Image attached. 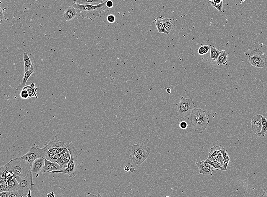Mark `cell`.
Returning a JSON list of instances; mask_svg holds the SVG:
<instances>
[{
  "instance_id": "cb8c5ba5",
  "label": "cell",
  "mask_w": 267,
  "mask_h": 197,
  "mask_svg": "<svg viewBox=\"0 0 267 197\" xmlns=\"http://www.w3.org/2000/svg\"><path fill=\"white\" fill-rule=\"evenodd\" d=\"M7 183L10 191L11 192L14 190H18L19 189V184L18 182L16 177L11 180H8Z\"/></svg>"
},
{
  "instance_id": "4fadbf2b",
  "label": "cell",
  "mask_w": 267,
  "mask_h": 197,
  "mask_svg": "<svg viewBox=\"0 0 267 197\" xmlns=\"http://www.w3.org/2000/svg\"><path fill=\"white\" fill-rule=\"evenodd\" d=\"M199 170L200 173L203 175L213 176L212 172L217 170L205 160L195 163Z\"/></svg>"
},
{
  "instance_id": "5bb4252c",
  "label": "cell",
  "mask_w": 267,
  "mask_h": 197,
  "mask_svg": "<svg viewBox=\"0 0 267 197\" xmlns=\"http://www.w3.org/2000/svg\"><path fill=\"white\" fill-rule=\"evenodd\" d=\"M261 114L253 116L251 120L252 129L254 133L260 137L262 129V118Z\"/></svg>"
},
{
  "instance_id": "9c48e42d",
  "label": "cell",
  "mask_w": 267,
  "mask_h": 197,
  "mask_svg": "<svg viewBox=\"0 0 267 197\" xmlns=\"http://www.w3.org/2000/svg\"><path fill=\"white\" fill-rule=\"evenodd\" d=\"M33 174L31 172L29 173L24 178L15 175L16 179L19 184L18 191L21 197H27L29 192L32 191L33 183Z\"/></svg>"
},
{
  "instance_id": "f546056e",
  "label": "cell",
  "mask_w": 267,
  "mask_h": 197,
  "mask_svg": "<svg viewBox=\"0 0 267 197\" xmlns=\"http://www.w3.org/2000/svg\"><path fill=\"white\" fill-rule=\"evenodd\" d=\"M208 160L213 161V162L222 163L223 162V156L222 153H221V152H220L216 156H213Z\"/></svg>"
},
{
  "instance_id": "c3c4849f",
  "label": "cell",
  "mask_w": 267,
  "mask_h": 197,
  "mask_svg": "<svg viewBox=\"0 0 267 197\" xmlns=\"http://www.w3.org/2000/svg\"><path fill=\"white\" fill-rule=\"evenodd\" d=\"M240 1L241 2H244L246 1V0H240Z\"/></svg>"
},
{
  "instance_id": "74e56055",
  "label": "cell",
  "mask_w": 267,
  "mask_h": 197,
  "mask_svg": "<svg viewBox=\"0 0 267 197\" xmlns=\"http://www.w3.org/2000/svg\"><path fill=\"white\" fill-rule=\"evenodd\" d=\"M10 193V192L9 191L1 192L0 193V197H9Z\"/></svg>"
},
{
  "instance_id": "603a6c76",
  "label": "cell",
  "mask_w": 267,
  "mask_h": 197,
  "mask_svg": "<svg viewBox=\"0 0 267 197\" xmlns=\"http://www.w3.org/2000/svg\"><path fill=\"white\" fill-rule=\"evenodd\" d=\"M221 152L223 155V162H224L225 171L226 172L227 171L228 166H229V162L230 161V158L227 151L225 148H222Z\"/></svg>"
},
{
  "instance_id": "7dc6e473",
  "label": "cell",
  "mask_w": 267,
  "mask_h": 197,
  "mask_svg": "<svg viewBox=\"0 0 267 197\" xmlns=\"http://www.w3.org/2000/svg\"><path fill=\"white\" fill-rule=\"evenodd\" d=\"M130 172H135V169L133 167H131L130 168Z\"/></svg>"
},
{
  "instance_id": "6da1fadb",
  "label": "cell",
  "mask_w": 267,
  "mask_h": 197,
  "mask_svg": "<svg viewBox=\"0 0 267 197\" xmlns=\"http://www.w3.org/2000/svg\"><path fill=\"white\" fill-rule=\"evenodd\" d=\"M106 1L97 5H81L74 1L72 4L73 7L77 9L79 17L87 18L92 21H94L96 17H100V14L104 13L108 8L106 6Z\"/></svg>"
},
{
  "instance_id": "bcb514c9",
  "label": "cell",
  "mask_w": 267,
  "mask_h": 197,
  "mask_svg": "<svg viewBox=\"0 0 267 197\" xmlns=\"http://www.w3.org/2000/svg\"><path fill=\"white\" fill-rule=\"evenodd\" d=\"M166 91L168 94H170L171 92V88H168L166 89Z\"/></svg>"
},
{
  "instance_id": "ab89813d",
  "label": "cell",
  "mask_w": 267,
  "mask_h": 197,
  "mask_svg": "<svg viewBox=\"0 0 267 197\" xmlns=\"http://www.w3.org/2000/svg\"><path fill=\"white\" fill-rule=\"evenodd\" d=\"M0 19H1V23H2V20L4 19V12H3V11L2 10V9L1 7L0 8Z\"/></svg>"
},
{
  "instance_id": "e575fe53",
  "label": "cell",
  "mask_w": 267,
  "mask_h": 197,
  "mask_svg": "<svg viewBox=\"0 0 267 197\" xmlns=\"http://www.w3.org/2000/svg\"><path fill=\"white\" fill-rule=\"evenodd\" d=\"M15 177V174L12 172H8L6 175V178L8 180H12Z\"/></svg>"
},
{
  "instance_id": "60d3db41",
  "label": "cell",
  "mask_w": 267,
  "mask_h": 197,
  "mask_svg": "<svg viewBox=\"0 0 267 197\" xmlns=\"http://www.w3.org/2000/svg\"><path fill=\"white\" fill-rule=\"evenodd\" d=\"M7 180H8L6 178L1 177V178H0V185H2L6 183V182H7Z\"/></svg>"
},
{
  "instance_id": "ee69618b",
  "label": "cell",
  "mask_w": 267,
  "mask_h": 197,
  "mask_svg": "<svg viewBox=\"0 0 267 197\" xmlns=\"http://www.w3.org/2000/svg\"><path fill=\"white\" fill-rule=\"evenodd\" d=\"M223 0H214L213 2H213L214 3V4H218V3L223 2Z\"/></svg>"
},
{
  "instance_id": "8d00e7d4",
  "label": "cell",
  "mask_w": 267,
  "mask_h": 197,
  "mask_svg": "<svg viewBox=\"0 0 267 197\" xmlns=\"http://www.w3.org/2000/svg\"><path fill=\"white\" fill-rule=\"evenodd\" d=\"M20 195L17 190H14L10 192L9 197H20Z\"/></svg>"
},
{
  "instance_id": "8992f818",
  "label": "cell",
  "mask_w": 267,
  "mask_h": 197,
  "mask_svg": "<svg viewBox=\"0 0 267 197\" xmlns=\"http://www.w3.org/2000/svg\"><path fill=\"white\" fill-rule=\"evenodd\" d=\"M151 152L149 148L142 144L133 145L131 147L129 159L136 165H140L144 162Z\"/></svg>"
},
{
  "instance_id": "1f68e13d",
  "label": "cell",
  "mask_w": 267,
  "mask_h": 197,
  "mask_svg": "<svg viewBox=\"0 0 267 197\" xmlns=\"http://www.w3.org/2000/svg\"><path fill=\"white\" fill-rule=\"evenodd\" d=\"M213 6L215 8H216L220 12H222V6L223 2H222L218 4H214L213 2H210Z\"/></svg>"
},
{
  "instance_id": "7a4b0ae2",
  "label": "cell",
  "mask_w": 267,
  "mask_h": 197,
  "mask_svg": "<svg viewBox=\"0 0 267 197\" xmlns=\"http://www.w3.org/2000/svg\"><path fill=\"white\" fill-rule=\"evenodd\" d=\"M191 124L197 133H203L210 123L205 110L195 107L189 117Z\"/></svg>"
},
{
  "instance_id": "3957f363",
  "label": "cell",
  "mask_w": 267,
  "mask_h": 197,
  "mask_svg": "<svg viewBox=\"0 0 267 197\" xmlns=\"http://www.w3.org/2000/svg\"><path fill=\"white\" fill-rule=\"evenodd\" d=\"M4 166L8 171L14 172L16 176L22 178L32 172V166L21 157L12 160Z\"/></svg>"
},
{
  "instance_id": "f6af8a7d",
  "label": "cell",
  "mask_w": 267,
  "mask_h": 197,
  "mask_svg": "<svg viewBox=\"0 0 267 197\" xmlns=\"http://www.w3.org/2000/svg\"><path fill=\"white\" fill-rule=\"evenodd\" d=\"M130 168L131 167H129V166L126 165L125 168H124V170L126 172H129V171H130Z\"/></svg>"
},
{
  "instance_id": "e0dca14e",
  "label": "cell",
  "mask_w": 267,
  "mask_h": 197,
  "mask_svg": "<svg viewBox=\"0 0 267 197\" xmlns=\"http://www.w3.org/2000/svg\"><path fill=\"white\" fill-rule=\"evenodd\" d=\"M71 159V154L69 150L56 160V162L61 166V168L65 169L67 167L68 164Z\"/></svg>"
},
{
  "instance_id": "7402d4cb",
  "label": "cell",
  "mask_w": 267,
  "mask_h": 197,
  "mask_svg": "<svg viewBox=\"0 0 267 197\" xmlns=\"http://www.w3.org/2000/svg\"><path fill=\"white\" fill-rule=\"evenodd\" d=\"M23 59L24 64V73L28 71L30 68L32 64L28 53L24 52L23 55Z\"/></svg>"
},
{
  "instance_id": "f1b7e54d",
  "label": "cell",
  "mask_w": 267,
  "mask_h": 197,
  "mask_svg": "<svg viewBox=\"0 0 267 197\" xmlns=\"http://www.w3.org/2000/svg\"><path fill=\"white\" fill-rule=\"evenodd\" d=\"M261 118L262 126L261 135L265 137L267 132V119L263 115H261Z\"/></svg>"
},
{
  "instance_id": "2e32d148",
  "label": "cell",
  "mask_w": 267,
  "mask_h": 197,
  "mask_svg": "<svg viewBox=\"0 0 267 197\" xmlns=\"http://www.w3.org/2000/svg\"><path fill=\"white\" fill-rule=\"evenodd\" d=\"M45 164V158H38L33 161L32 164V172L33 174H37L43 170Z\"/></svg>"
},
{
  "instance_id": "7c38bea8",
  "label": "cell",
  "mask_w": 267,
  "mask_h": 197,
  "mask_svg": "<svg viewBox=\"0 0 267 197\" xmlns=\"http://www.w3.org/2000/svg\"><path fill=\"white\" fill-rule=\"evenodd\" d=\"M38 65H36V64H32L30 68L29 69L28 71H27V72H24V77L23 79H22V82H21L20 84L18 85V87H17V89H16L15 91L16 93L19 94L22 89L24 87L26 86L27 82L28 79L29 78L30 76L32 74L35 72V71L38 69Z\"/></svg>"
},
{
  "instance_id": "4dcf8cb0",
  "label": "cell",
  "mask_w": 267,
  "mask_h": 197,
  "mask_svg": "<svg viewBox=\"0 0 267 197\" xmlns=\"http://www.w3.org/2000/svg\"><path fill=\"white\" fill-rule=\"evenodd\" d=\"M210 49V46L208 45L200 47L198 49V54L200 55H203L206 54Z\"/></svg>"
},
{
  "instance_id": "f35d334b",
  "label": "cell",
  "mask_w": 267,
  "mask_h": 197,
  "mask_svg": "<svg viewBox=\"0 0 267 197\" xmlns=\"http://www.w3.org/2000/svg\"><path fill=\"white\" fill-rule=\"evenodd\" d=\"M106 6L108 8H111L114 6V3L111 1H106Z\"/></svg>"
},
{
  "instance_id": "30bf717a",
  "label": "cell",
  "mask_w": 267,
  "mask_h": 197,
  "mask_svg": "<svg viewBox=\"0 0 267 197\" xmlns=\"http://www.w3.org/2000/svg\"><path fill=\"white\" fill-rule=\"evenodd\" d=\"M46 146L49 151L53 153H61L65 148H67V144L57 139L52 140Z\"/></svg>"
},
{
  "instance_id": "4316f807",
  "label": "cell",
  "mask_w": 267,
  "mask_h": 197,
  "mask_svg": "<svg viewBox=\"0 0 267 197\" xmlns=\"http://www.w3.org/2000/svg\"><path fill=\"white\" fill-rule=\"evenodd\" d=\"M222 148L221 147L216 145V146H214L211 149V151L209 153V156L207 160H209L212 157H213L215 156H216L221 151V150Z\"/></svg>"
},
{
  "instance_id": "d4e9b609",
  "label": "cell",
  "mask_w": 267,
  "mask_h": 197,
  "mask_svg": "<svg viewBox=\"0 0 267 197\" xmlns=\"http://www.w3.org/2000/svg\"><path fill=\"white\" fill-rule=\"evenodd\" d=\"M78 4L81 5H97L103 2V0H74Z\"/></svg>"
},
{
  "instance_id": "d590c367",
  "label": "cell",
  "mask_w": 267,
  "mask_h": 197,
  "mask_svg": "<svg viewBox=\"0 0 267 197\" xmlns=\"http://www.w3.org/2000/svg\"><path fill=\"white\" fill-rule=\"evenodd\" d=\"M179 126L181 129H182L183 130H185L187 128L188 124H187V122L183 121L180 122Z\"/></svg>"
},
{
  "instance_id": "d6986e66",
  "label": "cell",
  "mask_w": 267,
  "mask_h": 197,
  "mask_svg": "<svg viewBox=\"0 0 267 197\" xmlns=\"http://www.w3.org/2000/svg\"><path fill=\"white\" fill-rule=\"evenodd\" d=\"M162 21L165 29L170 33L173 28L175 26V21L174 19L164 18L162 17Z\"/></svg>"
},
{
  "instance_id": "9a60e30c",
  "label": "cell",
  "mask_w": 267,
  "mask_h": 197,
  "mask_svg": "<svg viewBox=\"0 0 267 197\" xmlns=\"http://www.w3.org/2000/svg\"><path fill=\"white\" fill-rule=\"evenodd\" d=\"M45 164L44 168L43 170L44 172L50 173L52 172L59 171L61 169V168L59 164L57 162H52L45 158Z\"/></svg>"
},
{
  "instance_id": "ac0fdd59",
  "label": "cell",
  "mask_w": 267,
  "mask_h": 197,
  "mask_svg": "<svg viewBox=\"0 0 267 197\" xmlns=\"http://www.w3.org/2000/svg\"><path fill=\"white\" fill-rule=\"evenodd\" d=\"M78 11L73 6H69L66 9L64 14V17L66 21H69L74 18Z\"/></svg>"
},
{
  "instance_id": "83f0119b",
  "label": "cell",
  "mask_w": 267,
  "mask_h": 197,
  "mask_svg": "<svg viewBox=\"0 0 267 197\" xmlns=\"http://www.w3.org/2000/svg\"><path fill=\"white\" fill-rule=\"evenodd\" d=\"M205 161L209 163L210 165L212 166L213 167L215 168L217 170L225 171L224 162H213V161L208 160H206Z\"/></svg>"
},
{
  "instance_id": "ffe728a7",
  "label": "cell",
  "mask_w": 267,
  "mask_h": 197,
  "mask_svg": "<svg viewBox=\"0 0 267 197\" xmlns=\"http://www.w3.org/2000/svg\"><path fill=\"white\" fill-rule=\"evenodd\" d=\"M162 17H157L156 19H155V25L159 33H162L169 35V33L167 31L163 25L162 21Z\"/></svg>"
},
{
  "instance_id": "484cf974",
  "label": "cell",
  "mask_w": 267,
  "mask_h": 197,
  "mask_svg": "<svg viewBox=\"0 0 267 197\" xmlns=\"http://www.w3.org/2000/svg\"><path fill=\"white\" fill-rule=\"evenodd\" d=\"M210 57L213 60L216 61L218 56L221 54V51L218 50L214 45H210Z\"/></svg>"
},
{
  "instance_id": "52a82bcc",
  "label": "cell",
  "mask_w": 267,
  "mask_h": 197,
  "mask_svg": "<svg viewBox=\"0 0 267 197\" xmlns=\"http://www.w3.org/2000/svg\"><path fill=\"white\" fill-rule=\"evenodd\" d=\"M249 61L252 66L257 68H264L267 64V56L257 48H255L249 53Z\"/></svg>"
},
{
  "instance_id": "5b68a950",
  "label": "cell",
  "mask_w": 267,
  "mask_h": 197,
  "mask_svg": "<svg viewBox=\"0 0 267 197\" xmlns=\"http://www.w3.org/2000/svg\"><path fill=\"white\" fill-rule=\"evenodd\" d=\"M68 149L69 150L71 154V159L69 161L67 168L63 169L59 171L52 172L50 173H64L68 174L70 177L76 176L77 174V162L79 157L78 152L74 147V145L71 143L66 144Z\"/></svg>"
},
{
  "instance_id": "44dd1931",
  "label": "cell",
  "mask_w": 267,
  "mask_h": 197,
  "mask_svg": "<svg viewBox=\"0 0 267 197\" xmlns=\"http://www.w3.org/2000/svg\"><path fill=\"white\" fill-rule=\"evenodd\" d=\"M228 54L224 50L221 51V54L217 59L216 62L218 65H223L227 63Z\"/></svg>"
},
{
  "instance_id": "836d02e7",
  "label": "cell",
  "mask_w": 267,
  "mask_h": 197,
  "mask_svg": "<svg viewBox=\"0 0 267 197\" xmlns=\"http://www.w3.org/2000/svg\"><path fill=\"white\" fill-rule=\"evenodd\" d=\"M116 18L113 14H109L107 17V20L110 23L112 24L115 22Z\"/></svg>"
},
{
  "instance_id": "b9f144b4",
  "label": "cell",
  "mask_w": 267,
  "mask_h": 197,
  "mask_svg": "<svg viewBox=\"0 0 267 197\" xmlns=\"http://www.w3.org/2000/svg\"><path fill=\"white\" fill-rule=\"evenodd\" d=\"M261 197H267V186L264 190V193L263 194L260 196Z\"/></svg>"
},
{
  "instance_id": "7bdbcfd3",
  "label": "cell",
  "mask_w": 267,
  "mask_h": 197,
  "mask_svg": "<svg viewBox=\"0 0 267 197\" xmlns=\"http://www.w3.org/2000/svg\"><path fill=\"white\" fill-rule=\"evenodd\" d=\"M56 196L55 193L54 192H51L49 193H48L47 195V197H54Z\"/></svg>"
},
{
  "instance_id": "277c9868",
  "label": "cell",
  "mask_w": 267,
  "mask_h": 197,
  "mask_svg": "<svg viewBox=\"0 0 267 197\" xmlns=\"http://www.w3.org/2000/svg\"><path fill=\"white\" fill-rule=\"evenodd\" d=\"M195 107V104L193 100L182 97L175 107V114L178 120L180 122L186 120L189 117Z\"/></svg>"
},
{
  "instance_id": "ba28073f",
  "label": "cell",
  "mask_w": 267,
  "mask_h": 197,
  "mask_svg": "<svg viewBox=\"0 0 267 197\" xmlns=\"http://www.w3.org/2000/svg\"><path fill=\"white\" fill-rule=\"evenodd\" d=\"M46 146L42 148H40L36 145L33 144L30 149L28 152L21 156L32 166V164L35 160L38 158H46Z\"/></svg>"
},
{
  "instance_id": "8fae6325",
  "label": "cell",
  "mask_w": 267,
  "mask_h": 197,
  "mask_svg": "<svg viewBox=\"0 0 267 197\" xmlns=\"http://www.w3.org/2000/svg\"><path fill=\"white\" fill-rule=\"evenodd\" d=\"M38 90V88H35V83H32L30 85L24 87L19 94L21 98L24 99H28L33 97L37 98V91Z\"/></svg>"
},
{
  "instance_id": "d6a6232c",
  "label": "cell",
  "mask_w": 267,
  "mask_h": 197,
  "mask_svg": "<svg viewBox=\"0 0 267 197\" xmlns=\"http://www.w3.org/2000/svg\"><path fill=\"white\" fill-rule=\"evenodd\" d=\"M6 191H9V186H8L7 182L6 183L3 184L1 185V187H0V192H2Z\"/></svg>"
}]
</instances>
